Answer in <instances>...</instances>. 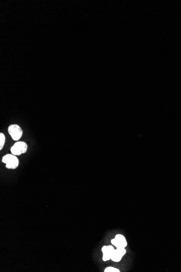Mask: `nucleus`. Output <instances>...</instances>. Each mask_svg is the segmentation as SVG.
Masks as SVG:
<instances>
[{
  "label": "nucleus",
  "mask_w": 181,
  "mask_h": 272,
  "mask_svg": "<svg viewBox=\"0 0 181 272\" xmlns=\"http://www.w3.org/2000/svg\"><path fill=\"white\" fill-rule=\"evenodd\" d=\"M120 270L118 268H114L113 267H108L105 269L104 272H120Z\"/></svg>",
  "instance_id": "7"
},
{
  "label": "nucleus",
  "mask_w": 181,
  "mask_h": 272,
  "mask_svg": "<svg viewBox=\"0 0 181 272\" xmlns=\"http://www.w3.org/2000/svg\"><path fill=\"white\" fill-rule=\"evenodd\" d=\"M123 256L120 255V254L118 253L116 249H114V252L113 253L112 257H111V260L114 261V262H119L122 260Z\"/></svg>",
  "instance_id": "5"
},
{
  "label": "nucleus",
  "mask_w": 181,
  "mask_h": 272,
  "mask_svg": "<svg viewBox=\"0 0 181 272\" xmlns=\"http://www.w3.org/2000/svg\"><path fill=\"white\" fill-rule=\"evenodd\" d=\"M111 243L116 246V248L123 247L125 248L127 246V241L124 236L120 234H117L114 239L111 240Z\"/></svg>",
  "instance_id": "4"
},
{
  "label": "nucleus",
  "mask_w": 181,
  "mask_h": 272,
  "mask_svg": "<svg viewBox=\"0 0 181 272\" xmlns=\"http://www.w3.org/2000/svg\"><path fill=\"white\" fill-rule=\"evenodd\" d=\"M5 143V136L3 133H0V149L1 150Z\"/></svg>",
  "instance_id": "6"
},
{
  "label": "nucleus",
  "mask_w": 181,
  "mask_h": 272,
  "mask_svg": "<svg viewBox=\"0 0 181 272\" xmlns=\"http://www.w3.org/2000/svg\"><path fill=\"white\" fill-rule=\"evenodd\" d=\"M116 250L117 251L119 254H120V255H122V256H124V255H125V254H126V249H125V248H123V247L117 248Z\"/></svg>",
  "instance_id": "8"
},
{
  "label": "nucleus",
  "mask_w": 181,
  "mask_h": 272,
  "mask_svg": "<svg viewBox=\"0 0 181 272\" xmlns=\"http://www.w3.org/2000/svg\"><path fill=\"white\" fill-rule=\"evenodd\" d=\"M28 146L26 143L23 141H18L11 148L12 154L14 155H20L26 152Z\"/></svg>",
  "instance_id": "2"
},
{
  "label": "nucleus",
  "mask_w": 181,
  "mask_h": 272,
  "mask_svg": "<svg viewBox=\"0 0 181 272\" xmlns=\"http://www.w3.org/2000/svg\"><path fill=\"white\" fill-rule=\"evenodd\" d=\"M9 134L15 141H18L23 135V130L17 124H12L8 127Z\"/></svg>",
  "instance_id": "3"
},
{
  "label": "nucleus",
  "mask_w": 181,
  "mask_h": 272,
  "mask_svg": "<svg viewBox=\"0 0 181 272\" xmlns=\"http://www.w3.org/2000/svg\"><path fill=\"white\" fill-rule=\"evenodd\" d=\"M2 162L6 164L7 169L14 170L17 169L19 165V160L16 155L7 154L2 158Z\"/></svg>",
  "instance_id": "1"
}]
</instances>
